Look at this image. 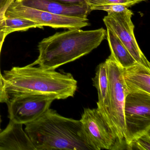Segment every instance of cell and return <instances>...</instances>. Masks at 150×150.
<instances>
[{"mask_svg": "<svg viewBox=\"0 0 150 150\" xmlns=\"http://www.w3.org/2000/svg\"><path fill=\"white\" fill-rule=\"evenodd\" d=\"M106 33L103 28L90 30L74 29L57 32L39 43V56L31 65L55 70L97 48L105 39Z\"/></svg>", "mask_w": 150, "mask_h": 150, "instance_id": "1", "label": "cell"}, {"mask_svg": "<svg viewBox=\"0 0 150 150\" xmlns=\"http://www.w3.org/2000/svg\"><path fill=\"white\" fill-rule=\"evenodd\" d=\"M25 125L36 150H92L81 121L62 116L53 110L49 108Z\"/></svg>", "mask_w": 150, "mask_h": 150, "instance_id": "2", "label": "cell"}, {"mask_svg": "<svg viewBox=\"0 0 150 150\" xmlns=\"http://www.w3.org/2000/svg\"><path fill=\"white\" fill-rule=\"evenodd\" d=\"M2 77L4 88L9 96L29 93L61 100L73 97L77 89V81L71 74L35 67L31 64L5 71Z\"/></svg>", "mask_w": 150, "mask_h": 150, "instance_id": "3", "label": "cell"}, {"mask_svg": "<svg viewBox=\"0 0 150 150\" xmlns=\"http://www.w3.org/2000/svg\"><path fill=\"white\" fill-rule=\"evenodd\" d=\"M105 62L108 74L109 104L115 139L114 150H125L126 148V133L124 107L128 93L123 77V68L111 54Z\"/></svg>", "mask_w": 150, "mask_h": 150, "instance_id": "4", "label": "cell"}, {"mask_svg": "<svg viewBox=\"0 0 150 150\" xmlns=\"http://www.w3.org/2000/svg\"><path fill=\"white\" fill-rule=\"evenodd\" d=\"M124 117L127 150L132 142L150 131V95L128 93L125 103Z\"/></svg>", "mask_w": 150, "mask_h": 150, "instance_id": "5", "label": "cell"}, {"mask_svg": "<svg viewBox=\"0 0 150 150\" xmlns=\"http://www.w3.org/2000/svg\"><path fill=\"white\" fill-rule=\"evenodd\" d=\"M5 17L22 18L44 26L68 30L81 29L89 25L87 18L52 13L26 6L15 0L6 12Z\"/></svg>", "mask_w": 150, "mask_h": 150, "instance_id": "6", "label": "cell"}, {"mask_svg": "<svg viewBox=\"0 0 150 150\" xmlns=\"http://www.w3.org/2000/svg\"><path fill=\"white\" fill-rule=\"evenodd\" d=\"M6 103L10 120L26 125L41 116L49 108L53 97L37 94L22 93L9 96Z\"/></svg>", "mask_w": 150, "mask_h": 150, "instance_id": "7", "label": "cell"}, {"mask_svg": "<svg viewBox=\"0 0 150 150\" xmlns=\"http://www.w3.org/2000/svg\"><path fill=\"white\" fill-rule=\"evenodd\" d=\"M133 13L127 9L120 13H108L103 21L107 28L113 31L127 48L136 62L150 67V64L142 51L135 38L134 25L132 21Z\"/></svg>", "mask_w": 150, "mask_h": 150, "instance_id": "8", "label": "cell"}, {"mask_svg": "<svg viewBox=\"0 0 150 150\" xmlns=\"http://www.w3.org/2000/svg\"><path fill=\"white\" fill-rule=\"evenodd\" d=\"M86 139L93 150H114V136L97 108L84 109L80 120Z\"/></svg>", "mask_w": 150, "mask_h": 150, "instance_id": "9", "label": "cell"}, {"mask_svg": "<svg viewBox=\"0 0 150 150\" xmlns=\"http://www.w3.org/2000/svg\"><path fill=\"white\" fill-rule=\"evenodd\" d=\"M19 2L26 6L52 13L80 18H87L91 11L87 4L67 5L52 0H21Z\"/></svg>", "mask_w": 150, "mask_h": 150, "instance_id": "10", "label": "cell"}, {"mask_svg": "<svg viewBox=\"0 0 150 150\" xmlns=\"http://www.w3.org/2000/svg\"><path fill=\"white\" fill-rule=\"evenodd\" d=\"M0 150H36L23 124L10 120L0 132Z\"/></svg>", "mask_w": 150, "mask_h": 150, "instance_id": "11", "label": "cell"}, {"mask_svg": "<svg viewBox=\"0 0 150 150\" xmlns=\"http://www.w3.org/2000/svg\"><path fill=\"white\" fill-rule=\"evenodd\" d=\"M123 77L128 93L150 95V67L137 63L123 68Z\"/></svg>", "mask_w": 150, "mask_h": 150, "instance_id": "12", "label": "cell"}, {"mask_svg": "<svg viewBox=\"0 0 150 150\" xmlns=\"http://www.w3.org/2000/svg\"><path fill=\"white\" fill-rule=\"evenodd\" d=\"M92 80L93 85L97 89L98 92L97 110L102 116L112 132V123L109 104L108 74L105 62L101 63L97 66L95 76Z\"/></svg>", "mask_w": 150, "mask_h": 150, "instance_id": "13", "label": "cell"}, {"mask_svg": "<svg viewBox=\"0 0 150 150\" xmlns=\"http://www.w3.org/2000/svg\"><path fill=\"white\" fill-rule=\"evenodd\" d=\"M107 29L106 37L111 54L119 65L126 68L137 63L117 35L111 30Z\"/></svg>", "mask_w": 150, "mask_h": 150, "instance_id": "14", "label": "cell"}, {"mask_svg": "<svg viewBox=\"0 0 150 150\" xmlns=\"http://www.w3.org/2000/svg\"><path fill=\"white\" fill-rule=\"evenodd\" d=\"M41 24L30 20L22 18L6 17L0 20V29L8 35L17 31H26L33 28H42Z\"/></svg>", "mask_w": 150, "mask_h": 150, "instance_id": "15", "label": "cell"}, {"mask_svg": "<svg viewBox=\"0 0 150 150\" xmlns=\"http://www.w3.org/2000/svg\"><path fill=\"white\" fill-rule=\"evenodd\" d=\"M146 0H86L87 4L89 6L103 5H121L128 8Z\"/></svg>", "mask_w": 150, "mask_h": 150, "instance_id": "16", "label": "cell"}, {"mask_svg": "<svg viewBox=\"0 0 150 150\" xmlns=\"http://www.w3.org/2000/svg\"><path fill=\"white\" fill-rule=\"evenodd\" d=\"M127 150H150V131L132 142Z\"/></svg>", "mask_w": 150, "mask_h": 150, "instance_id": "17", "label": "cell"}, {"mask_svg": "<svg viewBox=\"0 0 150 150\" xmlns=\"http://www.w3.org/2000/svg\"><path fill=\"white\" fill-rule=\"evenodd\" d=\"M91 11L101 10L110 13H120L128 9L126 6L121 5H103L89 6Z\"/></svg>", "mask_w": 150, "mask_h": 150, "instance_id": "18", "label": "cell"}, {"mask_svg": "<svg viewBox=\"0 0 150 150\" xmlns=\"http://www.w3.org/2000/svg\"><path fill=\"white\" fill-rule=\"evenodd\" d=\"M9 95L7 93L4 88L3 77L0 69V103H6L9 100Z\"/></svg>", "mask_w": 150, "mask_h": 150, "instance_id": "19", "label": "cell"}, {"mask_svg": "<svg viewBox=\"0 0 150 150\" xmlns=\"http://www.w3.org/2000/svg\"><path fill=\"white\" fill-rule=\"evenodd\" d=\"M15 0H0V20L5 16V14L9 7Z\"/></svg>", "mask_w": 150, "mask_h": 150, "instance_id": "20", "label": "cell"}, {"mask_svg": "<svg viewBox=\"0 0 150 150\" xmlns=\"http://www.w3.org/2000/svg\"><path fill=\"white\" fill-rule=\"evenodd\" d=\"M67 5H86V0H52Z\"/></svg>", "mask_w": 150, "mask_h": 150, "instance_id": "21", "label": "cell"}, {"mask_svg": "<svg viewBox=\"0 0 150 150\" xmlns=\"http://www.w3.org/2000/svg\"><path fill=\"white\" fill-rule=\"evenodd\" d=\"M7 35H8L5 31H4L3 30L0 29V55H1L2 45L4 43L6 37Z\"/></svg>", "mask_w": 150, "mask_h": 150, "instance_id": "22", "label": "cell"}, {"mask_svg": "<svg viewBox=\"0 0 150 150\" xmlns=\"http://www.w3.org/2000/svg\"><path fill=\"white\" fill-rule=\"evenodd\" d=\"M16 1H21V0H16Z\"/></svg>", "mask_w": 150, "mask_h": 150, "instance_id": "23", "label": "cell"}, {"mask_svg": "<svg viewBox=\"0 0 150 150\" xmlns=\"http://www.w3.org/2000/svg\"></svg>", "mask_w": 150, "mask_h": 150, "instance_id": "24", "label": "cell"}]
</instances>
